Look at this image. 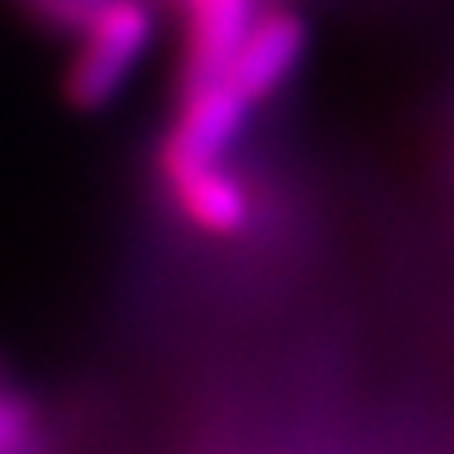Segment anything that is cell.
I'll list each match as a JSON object with an SVG mask.
<instances>
[{
  "label": "cell",
  "instance_id": "8992f818",
  "mask_svg": "<svg viewBox=\"0 0 454 454\" xmlns=\"http://www.w3.org/2000/svg\"><path fill=\"white\" fill-rule=\"evenodd\" d=\"M38 405L0 372V454H35L38 450Z\"/></svg>",
  "mask_w": 454,
  "mask_h": 454
},
{
  "label": "cell",
  "instance_id": "52a82bcc",
  "mask_svg": "<svg viewBox=\"0 0 454 454\" xmlns=\"http://www.w3.org/2000/svg\"><path fill=\"white\" fill-rule=\"evenodd\" d=\"M16 4L27 12V20L42 27V31H57V35L76 38L106 0H16Z\"/></svg>",
  "mask_w": 454,
  "mask_h": 454
},
{
  "label": "cell",
  "instance_id": "3957f363",
  "mask_svg": "<svg viewBox=\"0 0 454 454\" xmlns=\"http://www.w3.org/2000/svg\"><path fill=\"white\" fill-rule=\"evenodd\" d=\"M307 42H310V31L300 12H292V8L258 12L243 46L235 50L231 65L223 68V80L250 106H258L265 98H273L295 76V68H300L307 53Z\"/></svg>",
  "mask_w": 454,
  "mask_h": 454
},
{
  "label": "cell",
  "instance_id": "277c9868",
  "mask_svg": "<svg viewBox=\"0 0 454 454\" xmlns=\"http://www.w3.org/2000/svg\"><path fill=\"white\" fill-rule=\"evenodd\" d=\"M254 106L223 76L182 91V110L160 140V148L193 155V160H223L243 137Z\"/></svg>",
  "mask_w": 454,
  "mask_h": 454
},
{
  "label": "cell",
  "instance_id": "7a4b0ae2",
  "mask_svg": "<svg viewBox=\"0 0 454 454\" xmlns=\"http://www.w3.org/2000/svg\"><path fill=\"white\" fill-rule=\"evenodd\" d=\"M155 170L178 216L201 235L239 239L254 223V197L243 175H235L223 160H193L160 148Z\"/></svg>",
  "mask_w": 454,
  "mask_h": 454
},
{
  "label": "cell",
  "instance_id": "6da1fadb",
  "mask_svg": "<svg viewBox=\"0 0 454 454\" xmlns=\"http://www.w3.org/2000/svg\"><path fill=\"white\" fill-rule=\"evenodd\" d=\"M155 38L152 0H106L76 35L65 68V98L83 114L106 110L145 61Z\"/></svg>",
  "mask_w": 454,
  "mask_h": 454
},
{
  "label": "cell",
  "instance_id": "5b68a950",
  "mask_svg": "<svg viewBox=\"0 0 454 454\" xmlns=\"http://www.w3.org/2000/svg\"><path fill=\"white\" fill-rule=\"evenodd\" d=\"M186 42H182V91L220 80L243 46L250 23L258 20V0H182Z\"/></svg>",
  "mask_w": 454,
  "mask_h": 454
}]
</instances>
